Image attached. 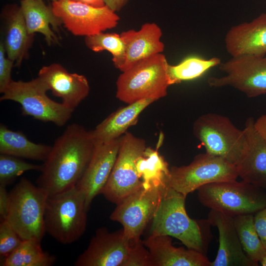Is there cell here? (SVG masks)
I'll use <instances>...</instances> for the list:
<instances>
[{"label":"cell","mask_w":266,"mask_h":266,"mask_svg":"<svg viewBox=\"0 0 266 266\" xmlns=\"http://www.w3.org/2000/svg\"><path fill=\"white\" fill-rule=\"evenodd\" d=\"M221 63V60L217 57L204 59L192 56L185 58L177 65L169 64L168 73L171 84L198 78L211 68L219 66Z\"/></svg>","instance_id":"obj_29"},{"label":"cell","mask_w":266,"mask_h":266,"mask_svg":"<svg viewBox=\"0 0 266 266\" xmlns=\"http://www.w3.org/2000/svg\"><path fill=\"white\" fill-rule=\"evenodd\" d=\"M198 191L202 205L233 217L255 214L266 207L265 190L243 181L211 183Z\"/></svg>","instance_id":"obj_6"},{"label":"cell","mask_w":266,"mask_h":266,"mask_svg":"<svg viewBox=\"0 0 266 266\" xmlns=\"http://www.w3.org/2000/svg\"><path fill=\"white\" fill-rule=\"evenodd\" d=\"M130 243L129 254L124 266H151L149 251L145 248L143 241L140 239Z\"/></svg>","instance_id":"obj_33"},{"label":"cell","mask_w":266,"mask_h":266,"mask_svg":"<svg viewBox=\"0 0 266 266\" xmlns=\"http://www.w3.org/2000/svg\"><path fill=\"white\" fill-rule=\"evenodd\" d=\"M20 7L30 34H42L49 45L58 42L52 29L58 31L63 24L54 13L52 5H46L43 0H21Z\"/></svg>","instance_id":"obj_24"},{"label":"cell","mask_w":266,"mask_h":266,"mask_svg":"<svg viewBox=\"0 0 266 266\" xmlns=\"http://www.w3.org/2000/svg\"><path fill=\"white\" fill-rule=\"evenodd\" d=\"M146 148L144 139L130 133L122 136L116 160L101 192L108 200L117 204L142 186L136 161Z\"/></svg>","instance_id":"obj_10"},{"label":"cell","mask_w":266,"mask_h":266,"mask_svg":"<svg viewBox=\"0 0 266 266\" xmlns=\"http://www.w3.org/2000/svg\"><path fill=\"white\" fill-rule=\"evenodd\" d=\"M128 0H104L105 4L113 11L120 10L126 4Z\"/></svg>","instance_id":"obj_38"},{"label":"cell","mask_w":266,"mask_h":266,"mask_svg":"<svg viewBox=\"0 0 266 266\" xmlns=\"http://www.w3.org/2000/svg\"><path fill=\"white\" fill-rule=\"evenodd\" d=\"M42 165L29 163L16 157L0 154V185L7 186L24 172L41 170Z\"/></svg>","instance_id":"obj_31"},{"label":"cell","mask_w":266,"mask_h":266,"mask_svg":"<svg viewBox=\"0 0 266 266\" xmlns=\"http://www.w3.org/2000/svg\"><path fill=\"white\" fill-rule=\"evenodd\" d=\"M86 46L93 51H107L111 53L116 68L120 70L126 60V47L120 34L101 32L85 37Z\"/></svg>","instance_id":"obj_30"},{"label":"cell","mask_w":266,"mask_h":266,"mask_svg":"<svg viewBox=\"0 0 266 266\" xmlns=\"http://www.w3.org/2000/svg\"><path fill=\"white\" fill-rule=\"evenodd\" d=\"M254 123L253 118L245 123L246 144L235 166L242 181L266 190V143Z\"/></svg>","instance_id":"obj_17"},{"label":"cell","mask_w":266,"mask_h":266,"mask_svg":"<svg viewBox=\"0 0 266 266\" xmlns=\"http://www.w3.org/2000/svg\"><path fill=\"white\" fill-rule=\"evenodd\" d=\"M139 177L145 188L167 185L170 169L165 159L157 150L146 147L143 155L136 161Z\"/></svg>","instance_id":"obj_26"},{"label":"cell","mask_w":266,"mask_h":266,"mask_svg":"<svg viewBox=\"0 0 266 266\" xmlns=\"http://www.w3.org/2000/svg\"><path fill=\"white\" fill-rule=\"evenodd\" d=\"M166 186L145 188L142 185L117 204L110 219L122 225L124 234L130 242L140 239L153 219Z\"/></svg>","instance_id":"obj_13"},{"label":"cell","mask_w":266,"mask_h":266,"mask_svg":"<svg viewBox=\"0 0 266 266\" xmlns=\"http://www.w3.org/2000/svg\"><path fill=\"white\" fill-rule=\"evenodd\" d=\"M254 217L257 232L266 248V207L256 213Z\"/></svg>","instance_id":"obj_35"},{"label":"cell","mask_w":266,"mask_h":266,"mask_svg":"<svg viewBox=\"0 0 266 266\" xmlns=\"http://www.w3.org/2000/svg\"><path fill=\"white\" fill-rule=\"evenodd\" d=\"M14 63L7 56L3 42H0V93H2L13 80L11 74Z\"/></svg>","instance_id":"obj_34"},{"label":"cell","mask_w":266,"mask_h":266,"mask_svg":"<svg viewBox=\"0 0 266 266\" xmlns=\"http://www.w3.org/2000/svg\"><path fill=\"white\" fill-rule=\"evenodd\" d=\"M38 76L45 83L52 94L60 98L62 103L72 111L90 92V85L84 75L70 73L58 63L42 67Z\"/></svg>","instance_id":"obj_16"},{"label":"cell","mask_w":266,"mask_h":266,"mask_svg":"<svg viewBox=\"0 0 266 266\" xmlns=\"http://www.w3.org/2000/svg\"><path fill=\"white\" fill-rule=\"evenodd\" d=\"M55 14L65 28L76 36H91L116 27L120 20L116 12L105 5L96 7L71 0L52 3Z\"/></svg>","instance_id":"obj_12"},{"label":"cell","mask_w":266,"mask_h":266,"mask_svg":"<svg viewBox=\"0 0 266 266\" xmlns=\"http://www.w3.org/2000/svg\"><path fill=\"white\" fill-rule=\"evenodd\" d=\"M219 68L225 74L210 77L207 81L210 87H232L248 98L266 94V56L244 54L232 57L221 63Z\"/></svg>","instance_id":"obj_11"},{"label":"cell","mask_w":266,"mask_h":266,"mask_svg":"<svg viewBox=\"0 0 266 266\" xmlns=\"http://www.w3.org/2000/svg\"><path fill=\"white\" fill-rule=\"evenodd\" d=\"M156 100H141L110 114L91 131L95 143L109 142L122 136L130 127L136 123L142 111Z\"/></svg>","instance_id":"obj_22"},{"label":"cell","mask_w":266,"mask_h":266,"mask_svg":"<svg viewBox=\"0 0 266 266\" xmlns=\"http://www.w3.org/2000/svg\"><path fill=\"white\" fill-rule=\"evenodd\" d=\"M235 166L206 152L197 155L187 166L171 167L167 185L185 197L207 184L236 180Z\"/></svg>","instance_id":"obj_8"},{"label":"cell","mask_w":266,"mask_h":266,"mask_svg":"<svg viewBox=\"0 0 266 266\" xmlns=\"http://www.w3.org/2000/svg\"><path fill=\"white\" fill-rule=\"evenodd\" d=\"M226 49L232 56L266 55V13L250 22L233 26L225 37Z\"/></svg>","instance_id":"obj_19"},{"label":"cell","mask_w":266,"mask_h":266,"mask_svg":"<svg viewBox=\"0 0 266 266\" xmlns=\"http://www.w3.org/2000/svg\"><path fill=\"white\" fill-rule=\"evenodd\" d=\"M186 197L168 185L164 189L152 220L151 234L174 237L189 249L206 255L212 239L207 219H191L185 208Z\"/></svg>","instance_id":"obj_2"},{"label":"cell","mask_w":266,"mask_h":266,"mask_svg":"<svg viewBox=\"0 0 266 266\" xmlns=\"http://www.w3.org/2000/svg\"><path fill=\"white\" fill-rule=\"evenodd\" d=\"M9 205V193L6 186L0 185V221L6 219Z\"/></svg>","instance_id":"obj_36"},{"label":"cell","mask_w":266,"mask_h":266,"mask_svg":"<svg viewBox=\"0 0 266 266\" xmlns=\"http://www.w3.org/2000/svg\"><path fill=\"white\" fill-rule=\"evenodd\" d=\"M51 0L52 2H53V1H57V0Z\"/></svg>","instance_id":"obj_41"},{"label":"cell","mask_w":266,"mask_h":266,"mask_svg":"<svg viewBox=\"0 0 266 266\" xmlns=\"http://www.w3.org/2000/svg\"><path fill=\"white\" fill-rule=\"evenodd\" d=\"M120 35L126 47V60L121 72L142 60L162 53L165 49L162 30L155 23H145L139 30L124 31Z\"/></svg>","instance_id":"obj_21"},{"label":"cell","mask_w":266,"mask_h":266,"mask_svg":"<svg viewBox=\"0 0 266 266\" xmlns=\"http://www.w3.org/2000/svg\"><path fill=\"white\" fill-rule=\"evenodd\" d=\"M75 1L83 2L96 7L104 6V0H71Z\"/></svg>","instance_id":"obj_39"},{"label":"cell","mask_w":266,"mask_h":266,"mask_svg":"<svg viewBox=\"0 0 266 266\" xmlns=\"http://www.w3.org/2000/svg\"><path fill=\"white\" fill-rule=\"evenodd\" d=\"M49 89L38 76L30 81L12 80L2 93L0 101L12 100L21 105L22 114L62 127L70 119L73 111L47 95Z\"/></svg>","instance_id":"obj_7"},{"label":"cell","mask_w":266,"mask_h":266,"mask_svg":"<svg viewBox=\"0 0 266 266\" xmlns=\"http://www.w3.org/2000/svg\"><path fill=\"white\" fill-rule=\"evenodd\" d=\"M130 241L123 229L110 232L104 227L97 230L87 248L77 257L75 266H124Z\"/></svg>","instance_id":"obj_14"},{"label":"cell","mask_w":266,"mask_h":266,"mask_svg":"<svg viewBox=\"0 0 266 266\" xmlns=\"http://www.w3.org/2000/svg\"><path fill=\"white\" fill-rule=\"evenodd\" d=\"M254 126L261 137L266 143V114L259 117L254 121Z\"/></svg>","instance_id":"obj_37"},{"label":"cell","mask_w":266,"mask_h":266,"mask_svg":"<svg viewBox=\"0 0 266 266\" xmlns=\"http://www.w3.org/2000/svg\"><path fill=\"white\" fill-rule=\"evenodd\" d=\"M263 266H266V256L260 262Z\"/></svg>","instance_id":"obj_40"},{"label":"cell","mask_w":266,"mask_h":266,"mask_svg":"<svg viewBox=\"0 0 266 266\" xmlns=\"http://www.w3.org/2000/svg\"><path fill=\"white\" fill-rule=\"evenodd\" d=\"M51 149V146L33 142L22 132L13 131L0 124V154L44 161Z\"/></svg>","instance_id":"obj_25"},{"label":"cell","mask_w":266,"mask_h":266,"mask_svg":"<svg viewBox=\"0 0 266 266\" xmlns=\"http://www.w3.org/2000/svg\"><path fill=\"white\" fill-rule=\"evenodd\" d=\"M219 232V245L210 266H257L244 253L234 227L233 217L210 209L207 219Z\"/></svg>","instance_id":"obj_18"},{"label":"cell","mask_w":266,"mask_h":266,"mask_svg":"<svg viewBox=\"0 0 266 266\" xmlns=\"http://www.w3.org/2000/svg\"><path fill=\"white\" fill-rule=\"evenodd\" d=\"M121 137L95 143L90 161L76 185L85 196L87 211L94 198L101 194L109 178L118 156Z\"/></svg>","instance_id":"obj_15"},{"label":"cell","mask_w":266,"mask_h":266,"mask_svg":"<svg viewBox=\"0 0 266 266\" xmlns=\"http://www.w3.org/2000/svg\"><path fill=\"white\" fill-rule=\"evenodd\" d=\"M165 55L159 53L142 60L122 72L116 81V98L131 104L145 99L165 97L171 82Z\"/></svg>","instance_id":"obj_3"},{"label":"cell","mask_w":266,"mask_h":266,"mask_svg":"<svg viewBox=\"0 0 266 266\" xmlns=\"http://www.w3.org/2000/svg\"><path fill=\"white\" fill-rule=\"evenodd\" d=\"M94 146L91 131L76 123L67 126L42 165L37 185L49 196L75 186L87 166Z\"/></svg>","instance_id":"obj_1"},{"label":"cell","mask_w":266,"mask_h":266,"mask_svg":"<svg viewBox=\"0 0 266 266\" xmlns=\"http://www.w3.org/2000/svg\"><path fill=\"white\" fill-rule=\"evenodd\" d=\"M4 14L6 23L3 42L6 53L18 66L28 54L33 35L28 33L20 6L10 5L4 9Z\"/></svg>","instance_id":"obj_23"},{"label":"cell","mask_w":266,"mask_h":266,"mask_svg":"<svg viewBox=\"0 0 266 266\" xmlns=\"http://www.w3.org/2000/svg\"><path fill=\"white\" fill-rule=\"evenodd\" d=\"M23 240L6 220L0 224V260L11 254L22 243Z\"/></svg>","instance_id":"obj_32"},{"label":"cell","mask_w":266,"mask_h":266,"mask_svg":"<svg viewBox=\"0 0 266 266\" xmlns=\"http://www.w3.org/2000/svg\"><path fill=\"white\" fill-rule=\"evenodd\" d=\"M85 198L76 186L49 196L45 208L46 232L64 245L78 240L85 232Z\"/></svg>","instance_id":"obj_5"},{"label":"cell","mask_w":266,"mask_h":266,"mask_svg":"<svg viewBox=\"0 0 266 266\" xmlns=\"http://www.w3.org/2000/svg\"><path fill=\"white\" fill-rule=\"evenodd\" d=\"M48 192L23 177L9 193L6 220L23 240H42Z\"/></svg>","instance_id":"obj_4"},{"label":"cell","mask_w":266,"mask_h":266,"mask_svg":"<svg viewBox=\"0 0 266 266\" xmlns=\"http://www.w3.org/2000/svg\"><path fill=\"white\" fill-rule=\"evenodd\" d=\"M149 251L151 266H210L206 256L199 251L176 247L168 235H151L143 241Z\"/></svg>","instance_id":"obj_20"},{"label":"cell","mask_w":266,"mask_h":266,"mask_svg":"<svg viewBox=\"0 0 266 266\" xmlns=\"http://www.w3.org/2000/svg\"><path fill=\"white\" fill-rule=\"evenodd\" d=\"M193 133L206 152L234 165L245 146V131L236 128L225 116L213 113L201 115L195 122Z\"/></svg>","instance_id":"obj_9"},{"label":"cell","mask_w":266,"mask_h":266,"mask_svg":"<svg viewBox=\"0 0 266 266\" xmlns=\"http://www.w3.org/2000/svg\"><path fill=\"white\" fill-rule=\"evenodd\" d=\"M233 222L244 253L253 262H260L266 256V248L257 232L253 214L234 216Z\"/></svg>","instance_id":"obj_28"},{"label":"cell","mask_w":266,"mask_h":266,"mask_svg":"<svg viewBox=\"0 0 266 266\" xmlns=\"http://www.w3.org/2000/svg\"><path fill=\"white\" fill-rule=\"evenodd\" d=\"M41 241L36 239L23 240L8 256L0 260L1 266H50L56 257L43 250Z\"/></svg>","instance_id":"obj_27"}]
</instances>
